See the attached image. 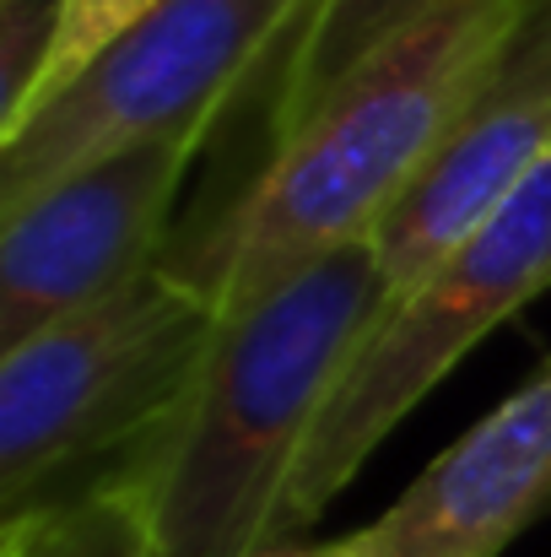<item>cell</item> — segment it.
I'll use <instances>...</instances> for the list:
<instances>
[{
	"label": "cell",
	"mask_w": 551,
	"mask_h": 557,
	"mask_svg": "<svg viewBox=\"0 0 551 557\" xmlns=\"http://www.w3.org/2000/svg\"><path fill=\"white\" fill-rule=\"evenodd\" d=\"M536 5L433 0L416 11L265 141L243 185L184 222L163 265L227 314L336 249L373 244L509 60Z\"/></svg>",
	"instance_id": "6da1fadb"
},
{
	"label": "cell",
	"mask_w": 551,
	"mask_h": 557,
	"mask_svg": "<svg viewBox=\"0 0 551 557\" xmlns=\"http://www.w3.org/2000/svg\"><path fill=\"white\" fill-rule=\"evenodd\" d=\"M378 309L373 244H352L216 314L179 406L120 471L147 509L152 557H260L276 547L303 444Z\"/></svg>",
	"instance_id": "7a4b0ae2"
},
{
	"label": "cell",
	"mask_w": 551,
	"mask_h": 557,
	"mask_svg": "<svg viewBox=\"0 0 551 557\" xmlns=\"http://www.w3.org/2000/svg\"><path fill=\"white\" fill-rule=\"evenodd\" d=\"M216 309L158 260L0 352V520L98 487L168 422Z\"/></svg>",
	"instance_id": "3957f363"
},
{
	"label": "cell",
	"mask_w": 551,
	"mask_h": 557,
	"mask_svg": "<svg viewBox=\"0 0 551 557\" xmlns=\"http://www.w3.org/2000/svg\"><path fill=\"white\" fill-rule=\"evenodd\" d=\"M551 287V169L536 174L438 271L378 309L292 471L276 547L303 536L378 455V444L498 325Z\"/></svg>",
	"instance_id": "277c9868"
},
{
	"label": "cell",
	"mask_w": 551,
	"mask_h": 557,
	"mask_svg": "<svg viewBox=\"0 0 551 557\" xmlns=\"http://www.w3.org/2000/svg\"><path fill=\"white\" fill-rule=\"evenodd\" d=\"M314 0H163L71 87L0 136V216L158 141H200L287 49Z\"/></svg>",
	"instance_id": "5b68a950"
},
{
	"label": "cell",
	"mask_w": 551,
	"mask_h": 557,
	"mask_svg": "<svg viewBox=\"0 0 551 557\" xmlns=\"http://www.w3.org/2000/svg\"><path fill=\"white\" fill-rule=\"evenodd\" d=\"M195 152L200 141L136 147L0 216V352L168 255Z\"/></svg>",
	"instance_id": "8992f818"
},
{
	"label": "cell",
	"mask_w": 551,
	"mask_h": 557,
	"mask_svg": "<svg viewBox=\"0 0 551 557\" xmlns=\"http://www.w3.org/2000/svg\"><path fill=\"white\" fill-rule=\"evenodd\" d=\"M551 169V0H541L481 98L433 152L422 180L373 233L384 304L438 271L536 174Z\"/></svg>",
	"instance_id": "52a82bcc"
},
{
	"label": "cell",
	"mask_w": 551,
	"mask_h": 557,
	"mask_svg": "<svg viewBox=\"0 0 551 557\" xmlns=\"http://www.w3.org/2000/svg\"><path fill=\"white\" fill-rule=\"evenodd\" d=\"M551 509V352L363 531L352 557H503Z\"/></svg>",
	"instance_id": "ba28073f"
},
{
	"label": "cell",
	"mask_w": 551,
	"mask_h": 557,
	"mask_svg": "<svg viewBox=\"0 0 551 557\" xmlns=\"http://www.w3.org/2000/svg\"><path fill=\"white\" fill-rule=\"evenodd\" d=\"M433 0H314L287 49L276 54L271 109H265V141L281 136L352 60H363L378 38L405 27Z\"/></svg>",
	"instance_id": "9c48e42d"
},
{
	"label": "cell",
	"mask_w": 551,
	"mask_h": 557,
	"mask_svg": "<svg viewBox=\"0 0 551 557\" xmlns=\"http://www.w3.org/2000/svg\"><path fill=\"white\" fill-rule=\"evenodd\" d=\"M0 557H152V531L136 487L109 476L0 520Z\"/></svg>",
	"instance_id": "30bf717a"
},
{
	"label": "cell",
	"mask_w": 551,
	"mask_h": 557,
	"mask_svg": "<svg viewBox=\"0 0 551 557\" xmlns=\"http://www.w3.org/2000/svg\"><path fill=\"white\" fill-rule=\"evenodd\" d=\"M54 33L60 0H0V136H11L33 114Z\"/></svg>",
	"instance_id": "8fae6325"
},
{
	"label": "cell",
	"mask_w": 551,
	"mask_h": 557,
	"mask_svg": "<svg viewBox=\"0 0 551 557\" xmlns=\"http://www.w3.org/2000/svg\"><path fill=\"white\" fill-rule=\"evenodd\" d=\"M163 0H60V33H54V49H49V65H43V82H38V103H49L60 87H71L98 54H109L130 27H141Z\"/></svg>",
	"instance_id": "7c38bea8"
},
{
	"label": "cell",
	"mask_w": 551,
	"mask_h": 557,
	"mask_svg": "<svg viewBox=\"0 0 551 557\" xmlns=\"http://www.w3.org/2000/svg\"><path fill=\"white\" fill-rule=\"evenodd\" d=\"M260 557H352V553H347V542L336 536V542H320V547H292V542H287V547H271V553H260Z\"/></svg>",
	"instance_id": "4fadbf2b"
}]
</instances>
